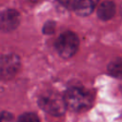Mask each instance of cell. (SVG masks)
<instances>
[{
  "label": "cell",
  "mask_w": 122,
  "mask_h": 122,
  "mask_svg": "<svg viewBox=\"0 0 122 122\" xmlns=\"http://www.w3.org/2000/svg\"><path fill=\"white\" fill-rule=\"evenodd\" d=\"M54 23L52 21H49L47 22L45 25H44V28H43V32L45 34H51L54 31Z\"/></svg>",
  "instance_id": "obj_11"
},
{
  "label": "cell",
  "mask_w": 122,
  "mask_h": 122,
  "mask_svg": "<svg viewBox=\"0 0 122 122\" xmlns=\"http://www.w3.org/2000/svg\"><path fill=\"white\" fill-rule=\"evenodd\" d=\"M61 4H63L64 6H67V7H70L71 8V2L72 0H58Z\"/></svg>",
  "instance_id": "obj_12"
},
{
  "label": "cell",
  "mask_w": 122,
  "mask_h": 122,
  "mask_svg": "<svg viewBox=\"0 0 122 122\" xmlns=\"http://www.w3.org/2000/svg\"><path fill=\"white\" fill-rule=\"evenodd\" d=\"M64 100L67 108L74 112H81L92 106V95L85 88L73 87L67 91Z\"/></svg>",
  "instance_id": "obj_1"
},
{
  "label": "cell",
  "mask_w": 122,
  "mask_h": 122,
  "mask_svg": "<svg viewBox=\"0 0 122 122\" xmlns=\"http://www.w3.org/2000/svg\"><path fill=\"white\" fill-rule=\"evenodd\" d=\"M17 122H40L36 114L32 112H26L19 116Z\"/></svg>",
  "instance_id": "obj_9"
},
{
  "label": "cell",
  "mask_w": 122,
  "mask_h": 122,
  "mask_svg": "<svg viewBox=\"0 0 122 122\" xmlns=\"http://www.w3.org/2000/svg\"><path fill=\"white\" fill-rule=\"evenodd\" d=\"M115 13V5L111 2H103L97 10V15L101 20H109L111 19Z\"/></svg>",
  "instance_id": "obj_7"
},
{
  "label": "cell",
  "mask_w": 122,
  "mask_h": 122,
  "mask_svg": "<svg viewBox=\"0 0 122 122\" xmlns=\"http://www.w3.org/2000/svg\"><path fill=\"white\" fill-rule=\"evenodd\" d=\"M121 65H122V63H121L120 58H117L114 61H112L109 65V68H108L110 73L114 75L115 77H120V75H121Z\"/></svg>",
  "instance_id": "obj_8"
},
{
  "label": "cell",
  "mask_w": 122,
  "mask_h": 122,
  "mask_svg": "<svg viewBox=\"0 0 122 122\" xmlns=\"http://www.w3.org/2000/svg\"><path fill=\"white\" fill-rule=\"evenodd\" d=\"M79 46L77 35L72 31L63 32L55 42V49L63 58H71L75 54Z\"/></svg>",
  "instance_id": "obj_3"
},
{
  "label": "cell",
  "mask_w": 122,
  "mask_h": 122,
  "mask_svg": "<svg viewBox=\"0 0 122 122\" xmlns=\"http://www.w3.org/2000/svg\"><path fill=\"white\" fill-rule=\"evenodd\" d=\"M0 122H14V118L12 114L8 112H0Z\"/></svg>",
  "instance_id": "obj_10"
},
{
  "label": "cell",
  "mask_w": 122,
  "mask_h": 122,
  "mask_svg": "<svg viewBox=\"0 0 122 122\" xmlns=\"http://www.w3.org/2000/svg\"><path fill=\"white\" fill-rule=\"evenodd\" d=\"M20 23V14L15 10H7L0 14V30L2 31H11Z\"/></svg>",
  "instance_id": "obj_5"
},
{
  "label": "cell",
  "mask_w": 122,
  "mask_h": 122,
  "mask_svg": "<svg viewBox=\"0 0 122 122\" xmlns=\"http://www.w3.org/2000/svg\"><path fill=\"white\" fill-rule=\"evenodd\" d=\"M38 105L43 111L54 116L63 114L67 109L64 97L55 92H48L42 94L38 99Z\"/></svg>",
  "instance_id": "obj_2"
},
{
  "label": "cell",
  "mask_w": 122,
  "mask_h": 122,
  "mask_svg": "<svg viewBox=\"0 0 122 122\" xmlns=\"http://www.w3.org/2000/svg\"><path fill=\"white\" fill-rule=\"evenodd\" d=\"M98 0H72L71 8L80 16L91 14L96 7Z\"/></svg>",
  "instance_id": "obj_6"
},
{
  "label": "cell",
  "mask_w": 122,
  "mask_h": 122,
  "mask_svg": "<svg viewBox=\"0 0 122 122\" xmlns=\"http://www.w3.org/2000/svg\"><path fill=\"white\" fill-rule=\"evenodd\" d=\"M21 67L20 58L15 54H6L0 57V79L12 78Z\"/></svg>",
  "instance_id": "obj_4"
}]
</instances>
